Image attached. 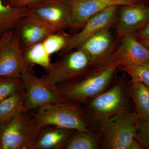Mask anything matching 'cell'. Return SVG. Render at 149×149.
Listing matches in <instances>:
<instances>
[{"label":"cell","mask_w":149,"mask_h":149,"mask_svg":"<svg viewBox=\"0 0 149 149\" xmlns=\"http://www.w3.org/2000/svg\"><path fill=\"white\" fill-rule=\"evenodd\" d=\"M21 107L10 121L0 125V149H35L40 129Z\"/></svg>","instance_id":"277c9868"},{"label":"cell","mask_w":149,"mask_h":149,"mask_svg":"<svg viewBox=\"0 0 149 149\" xmlns=\"http://www.w3.org/2000/svg\"><path fill=\"white\" fill-rule=\"evenodd\" d=\"M21 78L25 93L23 105L28 111L66 101L57 88L46 82L44 77H38L33 72H24Z\"/></svg>","instance_id":"52a82bcc"},{"label":"cell","mask_w":149,"mask_h":149,"mask_svg":"<svg viewBox=\"0 0 149 149\" xmlns=\"http://www.w3.org/2000/svg\"><path fill=\"white\" fill-rule=\"evenodd\" d=\"M130 80L140 82L149 87V60L138 64L123 67Z\"/></svg>","instance_id":"603a6c76"},{"label":"cell","mask_w":149,"mask_h":149,"mask_svg":"<svg viewBox=\"0 0 149 149\" xmlns=\"http://www.w3.org/2000/svg\"><path fill=\"white\" fill-rule=\"evenodd\" d=\"M139 41L149 50V40H139Z\"/></svg>","instance_id":"f1b7e54d"},{"label":"cell","mask_w":149,"mask_h":149,"mask_svg":"<svg viewBox=\"0 0 149 149\" xmlns=\"http://www.w3.org/2000/svg\"><path fill=\"white\" fill-rule=\"evenodd\" d=\"M44 0H3L7 6L17 8H27L29 6L35 4Z\"/></svg>","instance_id":"484cf974"},{"label":"cell","mask_w":149,"mask_h":149,"mask_svg":"<svg viewBox=\"0 0 149 149\" xmlns=\"http://www.w3.org/2000/svg\"><path fill=\"white\" fill-rule=\"evenodd\" d=\"M27 8V16L42 22L56 32L70 28L71 13L67 0H44Z\"/></svg>","instance_id":"ba28073f"},{"label":"cell","mask_w":149,"mask_h":149,"mask_svg":"<svg viewBox=\"0 0 149 149\" xmlns=\"http://www.w3.org/2000/svg\"><path fill=\"white\" fill-rule=\"evenodd\" d=\"M70 37L63 31H58L49 35L43 41V45L51 56L59 51L61 52L66 46Z\"/></svg>","instance_id":"7402d4cb"},{"label":"cell","mask_w":149,"mask_h":149,"mask_svg":"<svg viewBox=\"0 0 149 149\" xmlns=\"http://www.w3.org/2000/svg\"><path fill=\"white\" fill-rule=\"evenodd\" d=\"M24 89L21 77L0 78V102L17 92Z\"/></svg>","instance_id":"cb8c5ba5"},{"label":"cell","mask_w":149,"mask_h":149,"mask_svg":"<svg viewBox=\"0 0 149 149\" xmlns=\"http://www.w3.org/2000/svg\"><path fill=\"white\" fill-rule=\"evenodd\" d=\"M24 89L18 91L0 102V125L13 119L23 105Z\"/></svg>","instance_id":"d6986e66"},{"label":"cell","mask_w":149,"mask_h":149,"mask_svg":"<svg viewBox=\"0 0 149 149\" xmlns=\"http://www.w3.org/2000/svg\"><path fill=\"white\" fill-rule=\"evenodd\" d=\"M100 147L98 137L91 131H74L65 148L96 149Z\"/></svg>","instance_id":"ffe728a7"},{"label":"cell","mask_w":149,"mask_h":149,"mask_svg":"<svg viewBox=\"0 0 149 149\" xmlns=\"http://www.w3.org/2000/svg\"><path fill=\"white\" fill-rule=\"evenodd\" d=\"M15 30L23 50L42 42L49 35L57 32L42 22L28 16L19 22Z\"/></svg>","instance_id":"5bb4252c"},{"label":"cell","mask_w":149,"mask_h":149,"mask_svg":"<svg viewBox=\"0 0 149 149\" xmlns=\"http://www.w3.org/2000/svg\"><path fill=\"white\" fill-rule=\"evenodd\" d=\"M135 139L143 149H149V120L139 119L136 125Z\"/></svg>","instance_id":"d4e9b609"},{"label":"cell","mask_w":149,"mask_h":149,"mask_svg":"<svg viewBox=\"0 0 149 149\" xmlns=\"http://www.w3.org/2000/svg\"><path fill=\"white\" fill-rule=\"evenodd\" d=\"M23 54L26 62L33 66L37 65L48 71L50 68L51 56L48 54L43 46L42 42L35 44L24 49Z\"/></svg>","instance_id":"44dd1931"},{"label":"cell","mask_w":149,"mask_h":149,"mask_svg":"<svg viewBox=\"0 0 149 149\" xmlns=\"http://www.w3.org/2000/svg\"><path fill=\"white\" fill-rule=\"evenodd\" d=\"M134 35L138 40H149V24L141 30L134 33Z\"/></svg>","instance_id":"4316f807"},{"label":"cell","mask_w":149,"mask_h":149,"mask_svg":"<svg viewBox=\"0 0 149 149\" xmlns=\"http://www.w3.org/2000/svg\"><path fill=\"white\" fill-rule=\"evenodd\" d=\"M116 6H111L91 17L83 26L82 30L72 36L61 51L62 55L80 47L89 38L106 29L114 20Z\"/></svg>","instance_id":"7c38bea8"},{"label":"cell","mask_w":149,"mask_h":149,"mask_svg":"<svg viewBox=\"0 0 149 149\" xmlns=\"http://www.w3.org/2000/svg\"><path fill=\"white\" fill-rule=\"evenodd\" d=\"M149 24V6L143 4L125 6L120 12L117 26L118 36L133 34Z\"/></svg>","instance_id":"4fadbf2b"},{"label":"cell","mask_w":149,"mask_h":149,"mask_svg":"<svg viewBox=\"0 0 149 149\" xmlns=\"http://www.w3.org/2000/svg\"><path fill=\"white\" fill-rule=\"evenodd\" d=\"M30 113L39 129L53 125L74 131H91L90 119L81 104L67 101L50 104Z\"/></svg>","instance_id":"7a4b0ae2"},{"label":"cell","mask_w":149,"mask_h":149,"mask_svg":"<svg viewBox=\"0 0 149 149\" xmlns=\"http://www.w3.org/2000/svg\"><path fill=\"white\" fill-rule=\"evenodd\" d=\"M128 97L132 99L135 111L139 119L149 120V92L148 88L140 82L130 80L127 84Z\"/></svg>","instance_id":"e0dca14e"},{"label":"cell","mask_w":149,"mask_h":149,"mask_svg":"<svg viewBox=\"0 0 149 149\" xmlns=\"http://www.w3.org/2000/svg\"><path fill=\"white\" fill-rule=\"evenodd\" d=\"M141 1H142V0H140V2H141ZM147 1L146 3V5L149 6V0H147Z\"/></svg>","instance_id":"f546056e"},{"label":"cell","mask_w":149,"mask_h":149,"mask_svg":"<svg viewBox=\"0 0 149 149\" xmlns=\"http://www.w3.org/2000/svg\"><path fill=\"white\" fill-rule=\"evenodd\" d=\"M139 120L136 112L125 110L100 123V146L105 149H143L135 139Z\"/></svg>","instance_id":"6da1fadb"},{"label":"cell","mask_w":149,"mask_h":149,"mask_svg":"<svg viewBox=\"0 0 149 149\" xmlns=\"http://www.w3.org/2000/svg\"><path fill=\"white\" fill-rule=\"evenodd\" d=\"M0 38H1V37H0Z\"/></svg>","instance_id":"1f68e13d"},{"label":"cell","mask_w":149,"mask_h":149,"mask_svg":"<svg viewBox=\"0 0 149 149\" xmlns=\"http://www.w3.org/2000/svg\"><path fill=\"white\" fill-rule=\"evenodd\" d=\"M118 67L104 64L95 72L71 82L57 86L63 98L82 104L107 90Z\"/></svg>","instance_id":"3957f363"},{"label":"cell","mask_w":149,"mask_h":149,"mask_svg":"<svg viewBox=\"0 0 149 149\" xmlns=\"http://www.w3.org/2000/svg\"><path fill=\"white\" fill-rule=\"evenodd\" d=\"M65 54L52 63L47 74L43 77L46 82L55 88L85 76L88 74L91 66L94 65L88 55L80 48Z\"/></svg>","instance_id":"8992f818"},{"label":"cell","mask_w":149,"mask_h":149,"mask_svg":"<svg viewBox=\"0 0 149 149\" xmlns=\"http://www.w3.org/2000/svg\"><path fill=\"white\" fill-rule=\"evenodd\" d=\"M127 84L123 80L87 102L84 108L90 119L99 123L112 117L128 108Z\"/></svg>","instance_id":"5b68a950"},{"label":"cell","mask_w":149,"mask_h":149,"mask_svg":"<svg viewBox=\"0 0 149 149\" xmlns=\"http://www.w3.org/2000/svg\"><path fill=\"white\" fill-rule=\"evenodd\" d=\"M74 130L49 125L40 129L35 149H64Z\"/></svg>","instance_id":"9a60e30c"},{"label":"cell","mask_w":149,"mask_h":149,"mask_svg":"<svg viewBox=\"0 0 149 149\" xmlns=\"http://www.w3.org/2000/svg\"><path fill=\"white\" fill-rule=\"evenodd\" d=\"M111 41L110 34L104 29L88 39L79 48L88 55L94 65L102 63L103 65Z\"/></svg>","instance_id":"2e32d148"},{"label":"cell","mask_w":149,"mask_h":149,"mask_svg":"<svg viewBox=\"0 0 149 149\" xmlns=\"http://www.w3.org/2000/svg\"><path fill=\"white\" fill-rule=\"evenodd\" d=\"M27 8H17L6 5L0 0V37L16 28L22 19L27 16Z\"/></svg>","instance_id":"ac0fdd59"},{"label":"cell","mask_w":149,"mask_h":149,"mask_svg":"<svg viewBox=\"0 0 149 149\" xmlns=\"http://www.w3.org/2000/svg\"><path fill=\"white\" fill-rule=\"evenodd\" d=\"M24 58L15 30H12L0 49V78L21 77L22 72L35 73Z\"/></svg>","instance_id":"9c48e42d"},{"label":"cell","mask_w":149,"mask_h":149,"mask_svg":"<svg viewBox=\"0 0 149 149\" xmlns=\"http://www.w3.org/2000/svg\"><path fill=\"white\" fill-rule=\"evenodd\" d=\"M149 60V50L137 40L134 34H130L123 37L119 47L104 64L123 67Z\"/></svg>","instance_id":"8fae6325"},{"label":"cell","mask_w":149,"mask_h":149,"mask_svg":"<svg viewBox=\"0 0 149 149\" xmlns=\"http://www.w3.org/2000/svg\"><path fill=\"white\" fill-rule=\"evenodd\" d=\"M12 31V30H10V31L7 32L6 33L4 34V35L0 38V49H1V47L3 44L4 42L5 41L7 40V39L8 38L9 35H10Z\"/></svg>","instance_id":"83f0119b"},{"label":"cell","mask_w":149,"mask_h":149,"mask_svg":"<svg viewBox=\"0 0 149 149\" xmlns=\"http://www.w3.org/2000/svg\"><path fill=\"white\" fill-rule=\"evenodd\" d=\"M71 13L70 28L83 27L91 17L113 6H133L139 0H67Z\"/></svg>","instance_id":"30bf717a"},{"label":"cell","mask_w":149,"mask_h":149,"mask_svg":"<svg viewBox=\"0 0 149 149\" xmlns=\"http://www.w3.org/2000/svg\"><path fill=\"white\" fill-rule=\"evenodd\" d=\"M148 91H149V87H148Z\"/></svg>","instance_id":"4dcf8cb0"}]
</instances>
